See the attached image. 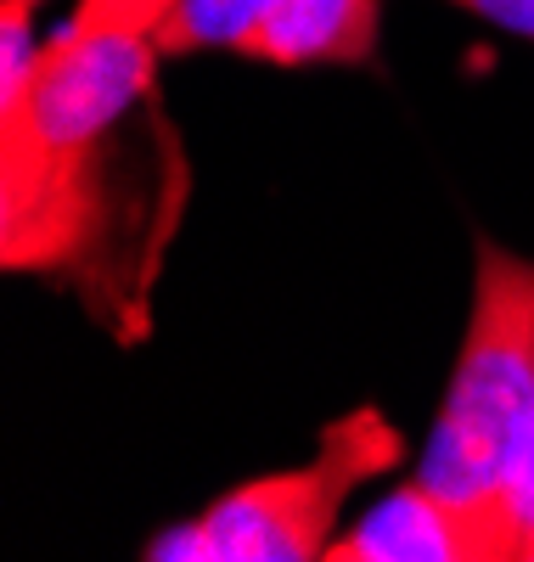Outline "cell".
Listing matches in <instances>:
<instances>
[{"instance_id": "cell-1", "label": "cell", "mask_w": 534, "mask_h": 562, "mask_svg": "<svg viewBox=\"0 0 534 562\" xmlns=\"http://www.w3.org/2000/svg\"><path fill=\"white\" fill-rule=\"evenodd\" d=\"M153 40L52 34L34 74L0 97V259L7 270H79L102 243L108 135L147 97Z\"/></svg>"}, {"instance_id": "cell-2", "label": "cell", "mask_w": 534, "mask_h": 562, "mask_svg": "<svg viewBox=\"0 0 534 562\" xmlns=\"http://www.w3.org/2000/svg\"><path fill=\"white\" fill-rule=\"evenodd\" d=\"M529 428H534V259L501 248L496 237H478L467 338L411 473L467 518L483 562H501L490 512Z\"/></svg>"}, {"instance_id": "cell-3", "label": "cell", "mask_w": 534, "mask_h": 562, "mask_svg": "<svg viewBox=\"0 0 534 562\" xmlns=\"http://www.w3.org/2000/svg\"><path fill=\"white\" fill-rule=\"evenodd\" d=\"M405 439L377 405H355L332 416L315 456L281 473H259L214 495L198 518L169 524L164 535L147 540L153 562H315L337 540L349 495L400 467Z\"/></svg>"}, {"instance_id": "cell-4", "label": "cell", "mask_w": 534, "mask_h": 562, "mask_svg": "<svg viewBox=\"0 0 534 562\" xmlns=\"http://www.w3.org/2000/svg\"><path fill=\"white\" fill-rule=\"evenodd\" d=\"M326 562H483V551L461 512L411 473L394 495L337 529Z\"/></svg>"}, {"instance_id": "cell-5", "label": "cell", "mask_w": 534, "mask_h": 562, "mask_svg": "<svg viewBox=\"0 0 534 562\" xmlns=\"http://www.w3.org/2000/svg\"><path fill=\"white\" fill-rule=\"evenodd\" d=\"M377 0H270L236 57L276 68H355L377 52Z\"/></svg>"}, {"instance_id": "cell-6", "label": "cell", "mask_w": 534, "mask_h": 562, "mask_svg": "<svg viewBox=\"0 0 534 562\" xmlns=\"http://www.w3.org/2000/svg\"><path fill=\"white\" fill-rule=\"evenodd\" d=\"M270 0H180V12L158 29L164 57H191V52H236L242 34L259 23Z\"/></svg>"}, {"instance_id": "cell-7", "label": "cell", "mask_w": 534, "mask_h": 562, "mask_svg": "<svg viewBox=\"0 0 534 562\" xmlns=\"http://www.w3.org/2000/svg\"><path fill=\"white\" fill-rule=\"evenodd\" d=\"M490 535H496L501 562H529L534 557V428L518 445L507 479H501V495H496V512H490Z\"/></svg>"}, {"instance_id": "cell-8", "label": "cell", "mask_w": 534, "mask_h": 562, "mask_svg": "<svg viewBox=\"0 0 534 562\" xmlns=\"http://www.w3.org/2000/svg\"><path fill=\"white\" fill-rule=\"evenodd\" d=\"M175 12H180V0H79L63 29H74V34H130V40L158 45V29Z\"/></svg>"}, {"instance_id": "cell-9", "label": "cell", "mask_w": 534, "mask_h": 562, "mask_svg": "<svg viewBox=\"0 0 534 562\" xmlns=\"http://www.w3.org/2000/svg\"><path fill=\"white\" fill-rule=\"evenodd\" d=\"M450 7L496 23V29L518 34V40H534V0H450Z\"/></svg>"}, {"instance_id": "cell-10", "label": "cell", "mask_w": 534, "mask_h": 562, "mask_svg": "<svg viewBox=\"0 0 534 562\" xmlns=\"http://www.w3.org/2000/svg\"><path fill=\"white\" fill-rule=\"evenodd\" d=\"M0 7H29V12H40L45 0H0Z\"/></svg>"}, {"instance_id": "cell-11", "label": "cell", "mask_w": 534, "mask_h": 562, "mask_svg": "<svg viewBox=\"0 0 534 562\" xmlns=\"http://www.w3.org/2000/svg\"><path fill=\"white\" fill-rule=\"evenodd\" d=\"M529 562H534V557H529Z\"/></svg>"}]
</instances>
